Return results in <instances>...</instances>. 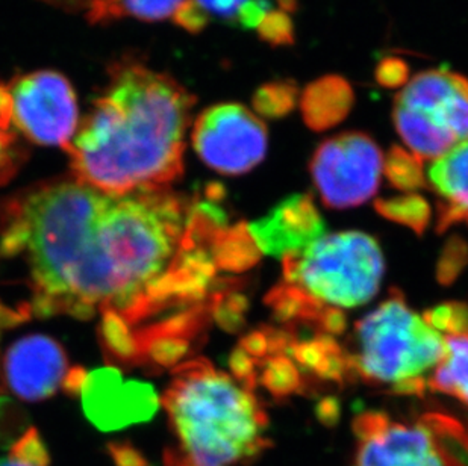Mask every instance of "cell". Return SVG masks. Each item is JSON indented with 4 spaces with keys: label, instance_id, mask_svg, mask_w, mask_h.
I'll return each instance as SVG.
<instances>
[{
    "label": "cell",
    "instance_id": "cell-1",
    "mask_svg": "<svg viewBox=\"0 0 468 466\" xmlns=\"http://www.w3.org/2000/svg\"><path fill=\"white\" fill-rule=\"evenodd\" d=\"M232 232L211 202L170 188L111 194L73 177L0 202V265L22 271L29 299L14 323L98 320L111 364L158 373L190 352L235 271Z\"/></svg>",
    "mask_w": 468,
    "mask_h": 466
},
{
    "label": "cell",
    "instance_id": "cell-2",
    "mask_svg": "<svg viewBox=\"0 0 468 466\" xmlns=\"http://www.w3.org/2000/svg\"><path fill=\"white\" fill-rule=\"evenodd\" d=\"M196 97L137 58L108 67V80L64 152L70 176L111 194L170 188L184 175Z\"/></svg>",
    "mask_w": 468,
    "mask_h": 466
},
{
    "label": "cell",
    "instance_id": "cell-3",
    "mask_svg": "<svg viewBox=\"0 0 468 466\" xmlns=\"http://www.w3.org/2000/svg\"><path fill=\"white\" fill-rule=\"evenodd\" d=\"M243 382L207 359L172 371L163 406L176 445L164 466H246L269 447V419Z\"/></svg>",
    "mask_w": 468,
    "mask_h": 466
},
{
    "label": "cell",
    "instance_id": "cell-4",
    "mask_svg": "<svg viewBox=\"0 0 468 466\" xmlns=\"http://www.w3.org/2000/svg\"><path fill=\"white\" fill-rule=\"evenodd\" d=\"M355 336V368L402 394L423 392L424 376L441 361L446 343L398 292L356 324Z\"/></svg>",
    "mask_w": 468,
    "mask_h": 466
},
{
    "label": "cell",
    "instance_id": "cell-5",
    "mask_svg": "<svg viewBox=\"0 0 468 466\" xmlns=\"http://www.w3.org/2000/svg\"><path fill=\"white\" fill-rule=\"evenodd\" d=\"M283 270L287 285L318 308L352 309L379 291L384 255L367 233H329L283 258Z\"/></svg>",
    "mask_w": 468,
    "mask_h": 466
},
{
    "label": "cell",
    "instance_id": "cell-6",
    "mask_svg": "<svg viewBox=\"0 0 468 466\" xmlns=\"http://www.w3.org/2000/svg\"><path fill=\"white\" fill-rule=\"evenodd\" d=\"M384 156L364 132L323 141L311 159V176L323 203L332 209L363 205L379 189Z\"/></svg>",
    "mask_w": 468,
    "mask_h": 466
},
{
    "label": "cell",
    "instance_id": "cell-7",
    "mask_svg": "<svg viewBox=\"0 0 468 466\" xmlns=\"http://www.w3.org/2000/svg\"><path fill=\"white\" fill-rule=\"evenodd\" d=\"M8 89L16 129L37 144L66 149L80 126L70 80L59 71L37 70L17 76Z\"/></svg>",
    "mask_w": 468,
    "mask_h": 466
},
{
    "label": "cell",
    "instance_id": "cell-8",
    "mask_svg": "<svg viewBox=\"0 0 468 466\" xmlns=\"http://www.w3.org/2000/svg\"><path fill=\"white\" fill-rule=\"evenodd\" d=\"M191 141L208 167L237 176L262 163L269 147V131L246 106L220 103L209 106L196 119Z\"/></svg>",
    "mask_w": 468,
    "mask_h": 466
},
{
    "label": "cell",
    "instance_id": "cell-9",
    "mask_svg": "<svg viewBox=\"0 0 468 466\" xmlns=\"http://www.w3.org/2000/svg\"><path fill=\"white\" fill-rule=\"evenodd\" d=\"M356 456L354 466H442L428 429L391 421L366 412L354 421Z\"/></svg>",
    "mask_w": 468,
    "mask_h": 466
},
{
    "label": "cell",
    "instance_id": "cell-10",
    "mask_svg": "<svg viewBox=\"0 0 468 466\" xmlns=\"http://www.w3.org/2000/svg\"><path fill=\"white\" fill-rule=\"evenodd\" d=\"M70 364L61 344L45 334H29L8 348L2 376L9 389L25 401H41L66 387Z\"/></svg>",
    "mask_w": 468,
    "mask_h": 466
},
{
    "label": "cell",
    "instance_id": "cell-11",
    "mask_svg": "<svg viewBox=\"0 0 468 466\" xmlns=\"http://www.w3.org/2000/svg\"><path fill=\"white\" fill-rule=\"evenodd\" d=\"M248 230L261 250L283 259L326 235V225L308 194H294L250 223Z\"/></svg>",
    "mask_w": 468,
    "mask_h": 466
},
{
    "label": "cell",
    "instance_id": "cell-12",
    "mask_svg": "<svg viewBox=\"0 0 468 466\" xmlns=\"http://www.w3.org/2000/svg\"><path fill=\"white\" fill-rule=\"evenodd\" d=\"M428 177L440 197L438 230L455 223L468 225V138L435 159Z\"/></svg>",
    "mask_w": 468,
    "mask_h": 466
},
{
    "label": "cell",
    "instance_id": "cell-13",
    "mask_svg": "<svg viewBox=\"0 0 468 466\" xmlns=\"http://www.w3.org/2000/svg\"><path fill=\"white\" fill-rule=\"evenodd\" d=\"M299 101L306 126L315 132H322L340 124L350 114L355 93L345 78L323 76L303 90Z\"/></svg>",
    "mask_w": 468,
    "mask_h": 466
},
{
    "label": "cell",
    "instance_id": "cell-14",
    "mask_svg": "<svg viewBox=\"0 0 468 466\" xmlns=\"http://www.w3.org/2000/svg\"><path fill=\"white\" fill-rule=\"evenodd\" d=\"M393 120L399 135L421 163H433L456 145L455 140L449 133L438 128L432 120L419 111L394 105Z\"/></svg>",
    "mask_w": 468,
    "mask_h": 466
},
{
    "label": "cell",
    "instance_id": "cell-15",
    "mask_svg": "<svg viewBox=\"0 0 468 466\" xmlns=\"http://www.w3.org/2000/svg\"><path fill=\"white\" fill-rule=\"evenodd\" d=\"M441 361L429 387L468 406V334H447Z\"/></svg>",
    "mask_w": 468,
    "mask_h": 466
},
{
    "label": "cell",
    "instance_id": "cell-16",
    "mask_svg": "<svg viewBox=\"0 0 468 466\" xmlns=\"http://www.w3.org/2000/svg\"><path fill=\"white\" fill-rule=\"evenodd\" d=\"M186 0H94L87 9L93 25H106L120 18L133 17L144 22L175 18Z\"/></svg>",
    "mask_w": 468,
    "mask_h": 466
},
{
    "label": "cell",
    "instance_id": "cell-17",
    "mask_svg": "<svg viewBox=\"0 0 468 466\" xmlns=\"http://www.w3.org/2000/svg\"><path fill=\"white\" fill-rule=\"evenodd\" d=\"M27 145L18 138L14 126L13 101L8 85L0 80V186L13 181L27 163Z\"/></svg>",
    "mask_w": 468,
    "mask_h": 466
},
{
    "label": "cell",
    "instance_id": "cell-18",
    "mask_svg": "<svg viewBox=\"0 0 468 466\" xmlns=\"http://www.w3.org/2000/svg\"><path fill=\"white\" fill-rule=\"evenodd\" d=\"M421 424L432 436L442 465L468 466L467 426L441 415H429Z\"/></svg>",
    "mask_w": 468,
    "mask_h": 466
},
{
    "label": "cell",
    "instance_id": "cell-19",
    "mask_svg": "<svg viewBox=\"0 0 468 466\" xmlns=\"http://www.w3.org/2000/svg\"><path fill=\"white\" fill-rule=\"evenodd\" d=\"M207 17L241 29H255L271 11V0H193Z\"/></svg>",
    "mask_w": 468,
    "mask_h": 466
},
{
    "label": "cell",
    "instance_id": "cell-20",
    "mask_svg": "<svg viewBox=\"0 0 468 466\" xmlns=\"http://www.w3.org/2000/svg\"><path fill=\"white\" fill-rule=\"evenodd\" d=\"M301 99V90L292 79L271 80L261 85L252 97L253 110L265 119H282L292 114Z\"/></svg>",
    "mask_w": 468,
    "mask_h": 466
},
{
    "label": "cell",
    "instance_id": "cell-21",
    "mask_svg": "<svg viewBox=\"0 0 468 466\" xmlns=\"http://www.w3.org/2000/svg\"><path fill=\"white\" fill-rule=\"evenodd\" d=\"M376 209L388 220L410 226L417 233H421L428 226L431 207L420 196L385 198L376 202Z\"/></svg>",
    "mask_w": 468,
    "mask_h": 466
},
{
    "label": "cell",
    "instance_id": "cell-22",
    "mask_svg": "<svg viewBox=\"0 0 468 466\" xmlns=\"http://www.w3.org/2000/svg\"><path fill=\"white\" fill-rule=\"evenodd\" d=\"M384 173L396 188L410 191L423 185V163L402 147H391L384 158Z\"/></svg>",
    "mask_w": 468,
    "mask_h": 466
},
{
    "label": "cell",
    "instance_id": "cell-23",
    "mask_svg": "<svg viewBox=\"0 0 468 466\" xmlns=\"http://www.w3.org/2000/svg\"><path fill=\"white\" fill-rule=\"evenodd\" d=\"M50 459L45 442L37 429H27L16 440L6 458L0 459V466H49Z\"/></svg>",
    "mask_w": 468,
    "mask_h": 466
},
{
    "label": "cell",
    "instance_id": "cell-24",
    "mask_svg": "<svg viewBox=\"0 0 468 466\" xmlns=\"http://www.w3.org/2000/svg\"><path fill=\"white\" fill-rule=\"evenodd\" d=\"M261 40L279 48L294 43V25L290 14L278 11H269L257 26Z\"/></svg>",
    "mask_w": 468,
    "mask_h": 466
},
{
    "label": "cell",
    "instance_id": "cell-25",
    "mask_svg": "<svg viewBox=\"0 0 468 466\" xmlns=\"http://www.w3.org/2000/svg\"><path fill=\"white\" fill-rule=\"evenodd\" d=\"M424 320L440 334H468V306L464 304H442L426 312Z\"/></svg>",
    "mask_w": 468,
    "mask_h": 466
},
{
    "label": "cell",
    "instance_id": "cell-26",
    "mask_svg": "<svg viewBox=\"0 0 468 466\" xmlns=\"http://www.w3.org/2000/svg\"><path fill=\"white\" fill-rule=\"evenodd\" d=\"M375 76L385 89H400L410 80V66L400 58L387 57L376 67Z\"/></svg>",
    "mask_w": 468,
    "mask_h": 466
},
{
    "label": "cell",
    "instance_id": "cell-27",
    "mask_svg": "<svg viewBox=\"0 0 468 466\" xmlns=\"http://www.w3.org/2000/svg\"><path fill=\"white\" fill-rule=\"evenodd\" d=\"M45 4L52 5L55 8L62 9L67 13H80L90 8V5L93 4L94 0H41Z\"/></svg>",
    "mask_w": 468,
    "mask_h": 466
},
{
    "label": "cell",
    "instance_id": "cell-28",
    "mask_svg": "<svg viewBox=\"0 0 468 466\" xmlns=\"http://www.w3.org/2000/svg\"><path fill=\"white\" fill-rule=\"evenodd\" d=\"M2 365V364H0ZM4 376H2V368H0V392H2V389H4Z\"/></svg>",
    "mask_w": 468,
    "mask_h": 466
}]
</instances>
